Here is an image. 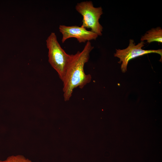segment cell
<instances>
[{
	"instance_id": "cell-1",
	"label": "cell",
	"mask_w": 162,
	"mask_h": 162,
	"mask_svg": "<svg viewBox=\"0 0 162 162\" xmlns=\"http://www.w3.org/2000/svg\"><path fill=\"white\" fill-rule=\"evenodd\" d=\"M93 48L90 41H87L81 52L78 51L75 54H71L63 81L65 101L69 100L74 89L78 87L82 88L91 81V76L85 74L84 67L88 62L90 53Z\"/></svg>"
},
{
	"instance_id": "cell-2",
	"label": "cell",
	"mask_w": 162,
	"mask_h": 162,
	"mask_svg": "<svg viewBox=\"0 0 162 162\" xmlns=\"http://www.w3.org/2000/svg\"><path fill=\"white\" fill-rule=\"evenodd\" d=\"M46 42L48 50L49 62L57 72L63 82L71 55L67 53L61 47L54 32L51 33L46 39Z\"/></svg>"
},
{
	"instance_id": "cell-3",
	"label": "cell",
	"mask_w": 162,
	"mask_h": 162,
	"mask_svg": "<svg viewBox=\"0 0 162 162\" xmlns=\"http://www.w3.org/2000/svg\"><path fill=\"white\" fill-rule=\"evenodd\" d=\"M75 9L83 17L81 26L91 29L98 36L102 35L103 27L99 21L103 14L102 8L94 7L92 1H86L77 3Z\"/></svg>"
},
{
	"instance_id": "cell-4",
	"label": "cell",
	"mask_w": 162,
	"mask_h": 162,
	"mask_svg": "<svg viewBox=\"0 0 162 162\" xmlns=\"http://www.w3.org/2000/svg\"><path fill=\"white\" fill-rule=\"evenodd\" d=\"M144 46L143 41H141L136 45L133 39L129 40V44L127 47L123 49H116L114 56L118 58L119 64L122 63L121 69L123 73L127 71V67L129 62L136 57L150 53H156L162 57V50H144L142 48Z\"/></svg>"
},
{
	"instance_id": "cell-5",
	"label": "cell",
	"mask_w": 162,
	"mask_h": 162,
	"mask_svg": "<svg viewBox=\"0 0 162 162\" xmlns=\"http://www.w3.org/2000/svg\"><path fill=\"white\" fill-rule=\"evenodd\" d=\"M59 29L62 35V43L70 38H76L79 43H85L92 40H95L98 36L96 34L91 31L87 30L82 26L60 25Z\"/></svg>"
},
{
	"instance_id": "cell-6",
	"label": "cell",
	"mask_w": 162,
	"mask_h": 162,
	"mask_svg": "<svg viewBox=\"0 0 162 162\" xmlns=\"http://www.w3.org/2000/svg\"><path fill=\"white\" fill-rule=\"evenodd\" d=\"M140 40H146L148 43L156 41L162 43V29L161 27H158L153 28L148 31L142 36Z\"/></svg>"
},
{
	"instance_id": "cell-7",
	"label": "cell",
	"mask_w": 162,
	"mask_h": 162,
	"mask_svg": "<svg viewBox=\"0 0 162 162\" xmlns=\"http://www.w3.org/2000/svg\"><path fill=\"white\" fill-rule=\"evenodd\" d=\"M0 162H32V161L22 155H17L9 156L5 160H0Z\"/></svg>"
}]
</instances>
